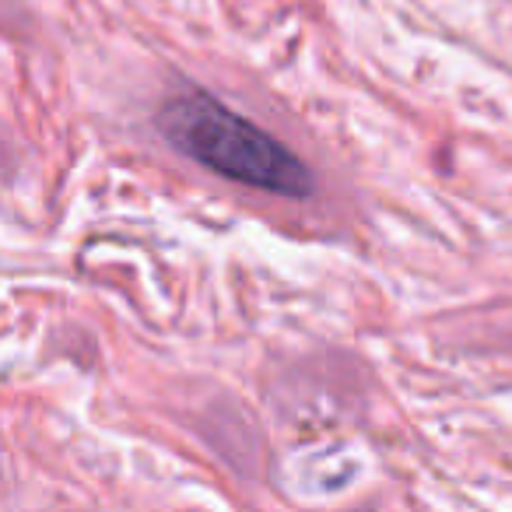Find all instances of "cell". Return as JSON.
I'll return each mask as SVG.
<instances>
[{"label": "cell", "instance_id": "cell-1", "mask_svg": "<svg viewBox=\"0 0 512 512\" xmlns=\"http://www.w3.org/2000/svg\"><path fill=\"white\" fill-rule=\"evenodd\" d=\"M155 127L176 151L225 179L281 197L313 193V172L288 144L207 92L169 99L158 109Z\"/></svg>", "mask_w": 512, "mask_h": 512}]
</instances>
